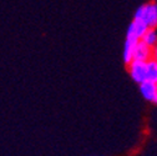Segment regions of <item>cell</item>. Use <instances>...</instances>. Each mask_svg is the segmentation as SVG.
<instances>
[{
  "mask_svg": "<svg viewBox=\"0 0 157 156\" xmlns=\"http://www.w3.org/2000/svg\"><path fill=\"white\" fill-rule=\"evenodd\" d=\"M137 43H139V41H137ZM137 43L132 41V40H128V39H126V40H125L122 56H124V61L126 64H130L133 60V51H135V46H136Z\"/></svg>",
  "mask_w": 157,
  "mask_h": 156,
  "instance_id": "6",
  "label": "cell"
},
{
  "mask_svg": "<svg viewBox=\"0 0 157 156\" xmlns=\"http://www.w3.org/2000/svg\"><path fill=\"white\" fill-rule=\"evenodd\" d=\"M133 19L145 23L148 28L156 29L157 28V3L150 2L139 6L135 11Z\"/></svg>",
  "mask_w": 157,
  "mask_h": 156,
  "instance_id": "1",
  "label": "cell"
},
{
  "mask_svg": "<svg viewBox=\"0 0 157 156\" xmlns=\"http://www.w3.org/2000/svg\"><path fill=\"white\" fill-rule=\"evenodd\" d=\"M128 74L131 76V79L137 83V84H142L147 81V68H146V61L141 60H132L130 64H127Z\"/></svg>",
  "mask_w": 157,
  "mask_h": 156,
  "instance_id": "2",
  "label": "cell"
},
{
  "mask_svg": "<svg viewBox=\"0 0 157 156\" xmlns=\"http://www.w3.org/2000/svg\"><path fill=\"white\" fill-rule=\"evenodd\" d=\"M148 26L140 21V20H133L131 21V24L128 25V29H127V34H126V39L128 40H132V41H140L142 36L145 35V33L147 31Z\"/></svg>",
  "mask_w": 157,
  "mask_h": 156,
  "instance_id": "3",
  "label": "cell"
},
{
  "mask_svg": "<svg viewBox=\"0 0 157 156\" xmlns=\"http://www.w3.org/2000/svg\"><path fill=\"white\" fill-rule=\"evenodd\" d=\"M152 57H153L155 60H157V45L153 48V56H152Z\"/></svg>",
  "mask_w": 157,
  "mask_h": 156,
  "instance_id": "9",
  "label": "cell"
},
{
  "mask_svg": "<svg viewBox=\"0 0 157 156\" xmlns=\"http://www.w3.org/2000/svg\"><path fill=\"white\" fill-rule=\"evenodd\" d=\"M141 40L145 44H147L148 46L155 48L157 45V30L156 29H152V28H148L147 31L145 33V35L142 36Z\"/></svg>",
  "mask_w": 157,
  "mask_h": 156,
  "instance_id": "7",
  "label": "cell"
},
{
  "mask_svg": "<svg viewBox=\"0 0 157 156\" xmlns=\"http://www.w3.org/2000/svg\"><path fill=\"white\" fill-rule=\"evenodd\" d=\"M153 56V48L145 44L142 40H140L135 46L133 51V60H141V61H148Z\"/></svg>",
  "mask_w": 157,
  "mask_h": 156,
  "instance_id": "4",
  "label": "cell"
},
{
  "mask_svg": "<svg viewBox=\"0 0 157 156\" xmlns=\"http://www.w3.org/2000/svg\"><path fill=\"white\" fill-rule=\"evenodd\" d=\"M140 92L145 100L157 104V83L147 80L140 84Z\"/></svg>",
  "mask_w": 157,
  "mask_h": 156,
  "instance_id": "5",
  "label": "cell"
},
{
  "mask_svg": "<svg viewBox=\"0 0 157 156\" xmlns=\"http://www.w3.org/2000/svg\"><path fill=\"white\" fill-rule=\"evenodd\" d=\"M146 68H147V80L157 83V60L153 57L151 60L146 61Z\"/></svg>",
  "mask_w": 157,
  "mask_h": 156,
  "instance_id": "8",
  "label": "cell"
}]
</instances>
